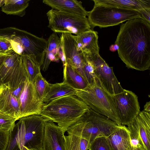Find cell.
Segmentation results:
<instances>
[{"mask_svg": "<svg viewBox=\"0 0 150 150\" xmlns=\"http://www.w3.org/2000/svg\"><path fill=\"white\" fill-rule=\"evenodd\" d=\"M115 44L128 68L144 71L150 67V23L137 18L122 24Z\"/></svg>", "mask_w": 150, "mask_h": 150, "instance_id": "cell-1", "label": "cell"}, {"mask_svg": "<svg viewBox=\"0 0 150 150\" xmlns=\"http://www.w3.org/2000/svg\"><path fill=\"white\" fill-rule=\"evenodd\" d=\"M89 107L76 95L59 98L44 104L40 115L53 122L65 132Z\"/></svg>", "mask_w": 150, "mask_h": 150, "instance_id": "cell-2", "label": "cell"}, {"mask_svg": "<svg viewBox=\"0 0 150 150\" xmlns=\"http://www.w3.org/2000/svg\"><path fill=\"white\" fill-rule=\"evenodd\" d=\"M120 126L106 116L89 108L71 127L81 137L90 144L97 138L108 137Z\"/></svg>", "mask_w": 150, "mask_h": 150, "instance_id": "cell-3", "label": "cell"}, {"mask_svg": "<svg viewBox=\"0 0 150 150\" xmlns=\"http://www.w3.org/2000/svg\"><path fill=\"white\" fill-rule=\"evenodd\" d=\"M75 90V95L90 108L107 117L118 125H122L118 117L113 96L97 85L95 80L84 89Z\"/></svg>", "mask_w": 150, "mask_h": 150, "instance_id": "cell-4", "label": "cell"}, {"mask_svg": "<svg viewBox=\"0 0 150 150\" xmlns=\"http://www.w3.org/2000/svg\"><path fill=\"white\" fill-rule=\"evenodd\" d=\"M87 16L92 30L96 26L105 28L135 18L143 19L140 12L135 10L95 4Z\"/></svg>", "mask_w": 150, "mask_h": 150, "instance_id": "cell-5", "label": "cell"}, {"mask_svg": "<svg viewBox=\"0 0 150 150\" xmlns=\"http://www.w3.org/2000/svg\"><path fill=\"white\" fill-rule=\"evenodd\" d=\"M48 27L54 32L78 35L91 29L88 18L52 9L46 13Z\"/></svg>", "mask_w": 150, "mask_h": 150, "instance_id": "cell-6", "label": "cell"}, {"mask_svg": "<svg viewBox=\"0 0 150 150\" xmlns=\"http://www.w3.org/2000/svg\"><path fill=\"white\" fill-rule=\"evenodd\" d=\"M25 128L23 135L21 132L17 139L20 150L25 146L30 150L42 148L45 124L48 120L39 115H33L21 117Z\"/></svg>", "mask_w": 150, "mask_h": 150, "instance_id": "cell-7", "label": "cell"}, {"mask_svg": "<svg viewBox=\"0 0 150 150\" xmlns=\"http://www.w3.org/2000/svg\"><path fill=\"white\" fill-rule=\"evenodd\" d=\"M27 78L21 56L14 51L6 55L0 67V86L5 85L13 91Z\"/></svg>", "mask_w": 150, "mask_h": 150, "instance_id": "cell-8", "label": "cell"}, {"mask_svg": "<svg viewBox=\"0 0 150 150\" xmlns=\"http://www.w3.org/2000/svg\"><path fill=\"white\" fill-rule=\"evenodd\" d=\"M88 56L93 65L97 85L112 96L122 92L124 89L116 77L113 67H110L99 53Z\"/></svg>", "mask_w": 150, "mask_h": 150, "instance_id": "cell-9", "label": "cell"}, {"mask_svg": "<svg viewBox=\"0 0 150 150\" xmlns=\"http://www.w3.org/2000/svg\"><path fill=\"white\" fill-rule=\"evenodd\" d=\"M113 97L121 125L129 126L140 112L138 97L132 91L124 89Z\"/></svg>", "mask_w": 150, "mask_h": 150, "instance_id": "cell-10", "label": "cell"}, {"mask_svg": "<svg viewBox=\"0 0 150 150\" xmlns=\"http://www.w3.org/2000/svg\"><path fill=\"white\" fill-rule=\"evenodd\" d=\"M60 38L61 49L66 64L75 69L86 81L83 71L84 54L77 50L74 35L62 33Z\"/></svg>", "mask_w": 150, "mask_h": 150, "instance_id": "cell-11", "label": "cell"}, {"mask_svg": "<svg viewBox=\"0 0 150 150\" xmlns=\"http://www.w3.org/2000/svg\"><path fill=\"white\" fill-rule=\"evenodd\" d=\"M19 101L21 117L33 115H40L44 104L38 96L33 83L28 78L25 81Z\"/></svg>", "mask_w": 150, "mask_h": 150, "instance_id": "cell-12", "label": "cell"}, {"mask_svg": "<svg viewBox=\"0 0 150 150\" xmlns=\"http://www.w3.org/2000/svg\"><path fill=\"white\" fill-rule=\"evenodd\" d=\"M127 127L131 139L137 140L145 150H150V113L140 111Z\"/></svg>", "mask_w": 150, "mask_h": 150, "instance_id": "cell-13", "label": "cell"}, {"mask_svg": "<svg viewBox=\"0 0 150 150\" xmlns=\"http://www.w3.org/2000/svg\"><path fill=\"white\" fill-rule=\"evenodd\" d=\"M65 132L53 122L47 121L44 129L43 150H65Z\"/></svg>", "mask_w": 150, "mask_h": 150, "instance_id": "cell-14", "label": "cell"}, {"mask_svg": "<svg viewBox=\"0 0 150 150\" xmlns=\"http://www.w3.org/2000/svg\"><path fill=\"white\" fill-rule=\"evenodd\" d=\"M0 112L16 118L21 117L19 100L5 85L0 86Z\"/></svg>", "mask_w": 150, "mask_h": 150, "instance_id": "cell-15", "label": "cell"}, {"mask_svg": "<svg viewBox=\"0 0 150 150\" xmlns=\"http://www.w3.org/2000/svg\"><path fill=\"white\" fill-rule=\"evenodd\" d=\"M77 50L91 56L99 53L98 33L90 29L78 35H74Z\"/></svg>", "mask_w": 150, "mask_h": 150, "instance_id": "cell-16", "label": "cell"}, {"mask_svg": "<svg viewBox=\"0 0 150 150\" xmlns=\"http://www.w3.org/2000/svg\"><path fill=\"white\" fill-rule=\"evenodd\" d=\"M43 2L52 9L83 17L88 16L81 1L76 0H43Z\"/></svg>", "mask_w": 150, "mask_h": 150, "instance_id": "cell-17", "label": "cell"}, {"mask_svg": "<svg viewBox=\"0 0 150 150\" xmlns=\"http://www.w3.org/2000/svg\"><path fill=\"white\" fill-rule=\"evenodd\" d=\"M47 42V46L41 66L42 70L44 71L47 70L51 62L57 61L63 56L61 38L57 33L54 32L51 34Z\"/></svg>", "mask_w": 150, "mask_h": 150, "instance_id": "cell-18", "label": "cell"}, {"mask_svg": "<svg viewBox=\"0 0 150 150\" xmlns=\"http://www.w3.org/2000/svg\"><path fill=\"white\" fill-rule=\"evenodd\" d=\"M107 137L114 150H133L130 132L125 126H120Z\"/></svg>", "mask_w": 150, "mask_h": 150, "instance_id": "cell-19", "label": "cell"}, {"mask_svg": "<svg viewBox=\"0 0 150 150\" xmlns=\"http://www.w3.org/2000/svg\"><path fill=\"white\" fill-rule=\"evenodd\" d=\"M94 4L129 9L139 12L150 8V0H93Z\"/></svg>", "mask_w": 150, "mask_h": 150, "instance_id": "cell-20", "label": "cell"}, {"mask_svg": "<svg viewBox=\"0 0 150 150\" xmlns=\"http://www.w3.org/2000/svg\"><path fill=\"white\" fill-rule=\"evenodd\" d=\"M63 81L76 90H82L88 84L83 76L74 68L67 64L63 66Z\"/></svg>", "mask_w": 150, "mask_h": 150, "instance_id": "cell-21", "label": "cell"}, {"mask_svg": "<svg viewBox=\"0 0 150 150\" xmlns=\"http://www.w3.org/2000/svg\"><path fill=\"white\" fill-rule=\"evenodd\" d=\"M75 94L76 90L64 81L60 83L51 84L50 89L43 102L46 103L59 98Z\"/></svg>", "mask_w": 150, "mask_h": 150, "instance_id": "cell-22", "label": "cell"}, {"mask_svg": "<svg viewBox=\"0 0 150 150\" xmlns=\"http://www.w3.org/2000/svg\"><path fill=\"white\" fill-rule=\"evenodd\" d=\"M30 0H5L1 11L7 15L23 17L29 5Z\"/></svg>", "mask_w": 150, "mask_h": 150, "instance_id": "cell-23", "label": "cell"}, {"mask_svg": "<svg viewBox=\"0 0 150 150\" xmlns=\"http://www.w3.org/2000/svg\"><path fill=\"white\" fill-rule=\"evenodd\" d=\"M21 56L28 79L33 83L36 76L41 72L40 67L37 62L34 55L24 54Z\"/></svg>", "mask_w": 150, "mask_h": 150, "instance_id": "cell-24", "label": "cell"}, {"mask_svg": "<svg viewBox=\"0 0 150 150\" xmlns=\"http://www.w3.org/2000/svg\"><path fill=\"white\" fill-rule=\"evenodd\" d=\"M33 83L38 96L43 102L50 89L51 84L43 77L41 72L36 76L33 81Z\"/></svg>", "mask_w": 150, "mask_h": 150, "instance_id": "cell-25", "label": "cell"}, {"mask_svg": "<svg viewBox=\"0 0 150 150\" xmlns=\"http://www.w3.org/2000/svg\"><path fill=\"white\" fill-rule=\"evenodd\" d=\"M67 135H65V150H80L81 137L70 127L67 129Z\"/></svg>", "mask_w": 150, "mask_h": 150, "instance_id": "cell-26", "label": "cell"}, {"mask_svg": "<svg viewBox=\"0 0 150 150\" xmlns=\"http://www.w3.org/2000/svg\"><path fill=\"white\" fill-rule=\"evenodd\" d=\"M88 150H114L107 137L97 138L90 144Z\"/></svg>", "mask_w": 150, "mask_h": 150, "instance_id": "cell-27", "label": "cell"}, {"mask_svg": "<svg viewBox=\"0 0 150 150\" xmlns=\"http://www.w3.org/2000/svg\"><path fill=\"white\" fill-rule=\"evenodd\" d=\"M83 54L84 62L83 71L86 81L88 85H90L95 81V75L93 66L92 62L89 57L88 56Z\"/></svg>", "mask_w": 150, "mask_h": 150, "instance_id": "cell-28", "label": "cell"}, {"mask_svg": "<svg viewBox=\"0 0 150 150\" xmlns=\"http://www.w3.org/2000/svg\"><path fill=\"white\" fill-rule=\"evenodd\" d=\"M16 120L14 118L0 112V130L10 132Z\"/></svg>", "mask_w": 150, "mask_h": 150, "instance_id": "cell-29", "label": "cell"}, {"mask_svg": "<svg viewBox=\"0 0 150 150\" xmlns=\"http://www.w3.org/2000/svg\"><path fill=\"white\" fill-rule=\"evenodd\" d=\"M13 51L10 41L6 38L0 36V54L7 55Z\"/></svg>", "mask_w": 150, "mask_h": 150, "instance_id": "cell-30", "label": "cell"}, {"mask_svg": "<svg viewBox=\"0 0 150 150\" xmlns=\"http://www.w3.org/2000/svg\"><path fill=\"white\" fill-rule=\"evenodd\" d=\"M10 132L0 130V150H5L8 142Z\"/></svg>", "mask_w": 150, "mask_h": 150, "instance_id": "cell-31", "label": "cell"}, {"mask_svg": "<svg viewBox=\"0 0 150 150\" xmlns=\"http://www.w3.org/2000/svg\"><path fill=\"white\" fill-rule=\"evenodd\" d=\"M25 81L22 82L17 88L11 91L12 95L18 100L23 90Z\"/></svg>", "mask_w": 150, "mask_h": 150, "instance_id": "cell-32", "label": "cell"}, {"mask_svg": "<svg viewBox=\"0 0 150 150\" xmlns=\"http://www.w3.org/2000/svg\"><path fill=\"white\" fill-rule=\"evenodd\" d=\"M139 12L143 19L150 23V8L143 9Z\"/></svg>", "mask_w": 150, "mask_h": 150, "instance_id": "cell-33", "label": "cell"}, {"mask_svg": "<svg viewBox=\"0 0 150 150\" xmlns=\"http://www.w3.org/2000/svg\"><path fill=\"white\" fill-rule=\"evenodd\" d=\"M90 143L86 139L81 137L80 141V150H88Z\"/></svg>", "mask_w": 150, "mask_h": 150, "instance_id": "cell-34", "label": "cell"}, {"mask_svg": "<svg viewBox=\"0 0 150 150\" xmlns=\"http://www.w3.org/2000/svg\"><path fill=\"white\" fill-rule=\"evenodd\" d=\"M144 111L150 113V102H147L144 106Z\"/></svg>", "mask_w": 150, "mask_h": 150, "instance_id": "cell-35", "label": "cell"}, {"mask_svg": "<svg viewBox=\"0 0 150 150\" xmlns=\"http://www.w3.org/2000/svg\"><path fill=\"white\" fill-rule=\"evenodd\" d=\"M119 48L118 45L116 44L112 45L110 46L109 50L110 51L112 52H115L116 50H118Z\"/></svg>", "mask_w": 150, "mask_h": 150, "instance_id": "cell-36", "label": "cell"}, {"mask_svg": "<svg viewBox=\"0 0 150 150\" xmlns=\"http://www.w3.org/2000/svg\"><path fill=\"white\" fill-rule=\"evenodd\" d=\"M6 56V55L5 54H0V67L4 62Z\"/></svg>", "mask_w": 150, "mask_h": 150, "instance_id": "cell-37", "label": "cell"}, {"mask_svg": "<svg viewBox=\"0 0 150 150\" xmlns=\"http://www.w3.org/2000/svg\"><path fill=\"white\" fill-rule=\"evenodd\" d=\"M133 150H145L139 143L138 144L136 147L133 148Z\"/></svg>", "mask_w": 150, "mask_h": 150, "instance_id": "cell-38", "label": "cell"}, {"mask_svg": "<svg viewBox=\"0 0 150 150\" xmlns=\"http://www.w3.org/2000/svg\"><path fill=\"white\" fill-rule=\"evenodd\" d=\"M5 0H0V7L3 6Z\"/></svg>", "mask_w": 150, "mask_h": 150, "instance_id": "cell-39", "label": "cell"}, {"mask_svg": "<svg viewBox=\"0 0 150 150\" xmlns=\"http://www.w3.org/2000/svg\"><path fill=\"white\" fill-rule=\"evenodd\" d=\"M22 150H30L27 147L25 146H23Z\"/></svg>", "mask_w": 150, "mask_h": 150, "instance_id": "cell-40", "label": "cell"}, {"mask_svg": "<svg viewBox=\"0 0 150 150\" xmlns=\"http://www.w3.org/2000/svg\"></svg>", "mask_w": 150, "mask_h": 150, "instance_id": "cell-41", "label": "cell"}]
</instances>
